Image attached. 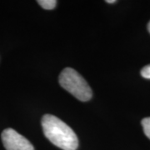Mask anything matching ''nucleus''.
I'll return each instance as SVG.
<instances>
[{
    "label": "nucleus",
    "mask_w": 150,
    "mask_h": 150,
    "mask_svg": "<svg viewBox=\"0 0 150 150\" xmlns=\"http://www.w3.org/2000/svg\"><path fill=\"white\" fill-rule=\"evenodd\" d=\"M148 29H149V32L150 33V22L149 23V24H148Z\"/></svg>",
    "instance_id": "6e6552de"
},
{
    "label": "nucleus",
    "mask_w": 150,
    "mask_h": 150,
    "mask_svg": "<svg viewBox=\"0 0 150 150\" xmlns=\"http://www.w3.org/2000/svg\"><path fill=\"white\" fill-rule=\"evenodd\" d=\"M38 4L44 9L51 10V9H54L56 7L57 1H55V0H38Z\"/></svg>",
    "instance_id": "20e7f679"
},
{
    "label": "nucleus",
    "mask_w": 150,
    "mask_h": 150,
    "mask_svg": "<svg viewBox=\"0 0 150 150\" xmlns=\"http://www.w3.org/2000/svg\"><path fill=\"white\" fill-rule=\"evenodd\" d=\"M141 75L145 78V79H150V64L145 66L144 68H143L141 70Z\"/></svg>",
    "instance_id": "423d86ee"
},
{
    "label": "nucleus",
    "mask_w": 150,
    "mask_h": 150,
    "mask_svg": "<svg viewBox=\"0 0 150 150\" xmlns=\"http://www.w3.org/2000/svg\"><path fill=\"white\" fill-rule=\"evenodd\" d=\"M59 81L65 90L79 100L86 102L92 98L91 88L87 81L74 69H64L59 75Z\"/></svg>",
    "instance_id": "f03ea898"
},
{
    "label": "nucleus",
    "mask_w": 150,
    "mask_h": 150,
    "mask_svg": "<svg viewBox=\"0 0 150 150\" xmlns=\"http://www.w3.org/2000/svg\"><path fill=\"white\" fill-rule=\"evenodd\" d=\"M2 141L6 150H34L28 140L13 129H6L2 133Z\"/></svg>",
    "instance_id": "7ed1b4c3"
},
{
    "label": "nucleus",
    "mask_w": 150,
    "mask_h": 150,
    "mask_svg": "<svg viewBox=\"0 0 150 150\" xmlns=\"http://www.w3.org/2000/svg\"><path fill=\"white\" fill-rule=\"evenodd\" d=\"M43 134L53 144L63 150H76L79 139L74 130L61 119L51 114L42 118Z\"/></svg>",
    "instance_id": "f257e3e1"
},
{
    "label": "nucleus",
    "mask_w": 150,
    "mask_h": 150,
    "mask_svg": "<svg viewBox=\"0 0 150 150\" xmlns=\"http://www.w3.org/2000/svg\"><path fill=\"white\" fill-rule=\"evenodd\" d=\"M106 3H108V4H113V3H116V0H107Z\"/></svg>",
    "instance_id": "0eeeda50"
},
{
    "label": "nucleus",
    "mask_w": 150,
    "mask_h": 150,
    "mask_svg": "<svg viewBox=\"0 0 150 150\" xmlns=\"http://www.w3.org/2000/svg\"><path fill=\"white\" fill-rule=\"evenodd\" d=\"M142 126L145 135L150 139V117L145 118L142 120Z\"/></svg>",
    "instance_id": "39448f33"
}]
</instances>
